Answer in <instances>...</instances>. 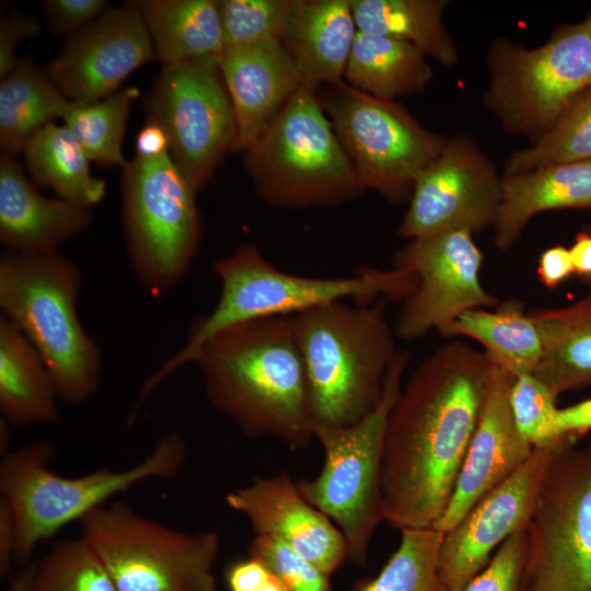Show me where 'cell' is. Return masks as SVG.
<instances>
[{"mask_svg":"<svg viewBox=\"0 0 591 591\" xmlns=\"http://www.w3.org/2000/svg\"><path fill=\"white\" fill-rule=\"evenodd\" d=\"M493 361L444 344L413 371L390 412L382 450L383 521L433 528L454 490L487 393Z\"/></svg>","mask_w":591,"mask_h":591,"instance_id":"cell-1","label":"cell"},{"mask_svg":"<svg viewBox=\"0 0 591 591\" xmlns=\"http://www.w3.org/2000/svg\"><path fill=\"white\" fill-rule=\"evenodd\" d=\"M209 403L251 438L291 450L313 437L304 362L292 315L251 320L220 332L193 355Z\"/></svg>","mask_w":591,"mask_h":591,"instance_id":"cell-2","label":"cell"},{"mask_svg":"<svg viewBox=\"0 0 591 591\" xmlns=\"http://www.w3.org/2000/svg\"><path fill=\"white\" fill-rule=\"evenodd\" d=\"M212 270L221 291L212 311L190 326L186 344L142 384L138 403L172 373L190 363L207 340L235 324L251 320L290 316L329 301L351 298L358 304L387 298L405 300L417 287L416 275L406 268H359L352 276L316 278L283 273L254 244H242L230 255L216 259Z\"/></svg>","mask_w":591,"mask_h":591,"instance_id":"cell-3","label":"cell"},{"mask_svg":"<svg viewBox=\"0 0 591 591\" xmlns=\"http://www.w3.org/2000/svg\"><path fill=\"white\" fill-rule=\"evenodd\" d=\"M387 298L329 301L292 315L305 367L313 429L347 427L379 404L398 349Z\"/></svg>","mask_w":591,"mask_h":591,"instance_id":"cell-4","label":"cell"},{"mask_svg":"<svg viewBox=\"0 0 591 591\" xmlns=\"http://www.w3.org/2000/svg\"><path fill=\"white\" fill-rule=\"evenodd\" d=\"M81 270L58 254L5 251L0 258V309L44 360L57 394L79 404L99 389L102 355L78 315Z\"/></svg>","mask_w":591,"mask_h":591,"instance_id":"cell-5","label":"cell"},{"mask_svg":"<svg viewBox=\"0 0 591 591\" xmlns=\"http://www.w3.org/2000/svg\"><path fill=\"white\" fill-rule=\"evenodd\" d=\"M53 454L51 445L37 442L5 454L0 465V502L12 521L14 557L22 561L30 559L40 541L111 497L143 480L176 475L186 460V444L181 434L170 432L127 470L101 468L72 478L48 468Z\"/></svg>","mask_w":591,"mask_h":591,"instance_id":"cell-6","label":"cell"},{"mask_svg":"<svg viewBox=\"0 0 591 591\" xmlns=\"http://www.w3.org/2000/svg\"><path fill=\"white\" fill-rule=\"evenodd\" d=\"M244 164L258 197L279 208L340 205L364 190L315 91L303 83L245 150Z\"/></svg>","mask_w":591,"mask_h":591,"instance_id":"cell-7","label":"cell"},{"mask_svg":"<svg viewBox=\"0 0 591 591\" xmlns=\"http://www.w3.org/2000/svg\"><path fill=\"white\" fill-rule=\"evenodd\" d=\"M486 60L484 104L507 132L531 144L591 89V9L583 20L559 27L534 48L497 37Z\"/></svg>","mask_w":591,"mask_h":591,"instance_id":"cell-8","label":"cell"},{"mask_svg":"<svg viewBox=\"0 0 591 591\" xmlns=\"http://www.w3.org/2000/svg\"><path fill=\"white\" fill-rule=\"evenodd\" d=\"M409 359V352L397 350L379 404L361 420L347 427L313 429L324 451V463L316 477L297 483L304 499L338 528L347 544L348 559L359 565L366 564L373 533L383 521V441Z\"/></svg>","mask_w":591,"mask_h":591,"instance_id":"cell-9","label":"cell"},{"mask_svg":"<svg viewBox=\"0 0 591 591\" xmlns=\"http://www.w3.org/2000/svg\"><path fill=\"white\" fill-rule=\"evenodd\" d=\"M120 187L129 264L147 290L162 293L185 277L198 253V192L169 152L136 154L123 166Z\"/></svg>","mask_w":591,"mask_h":591,"instance_id":"cell-10","label":"cell"},{"mask_svg":"<svg viewBox=\"0 0 591 591\" xmlns=\"http://www.w3.org/2000/svg\"><path fill=\"white\" fill-rule=\"evenodd\" d=\"M82 537L97 554L117 591H215V531L185 533L117 501L80 520Z\"/></svg>","mask_w":591,"mask_h":591,"instance_id":"cell-11","label":"cell"},{"mask_svg":"<svg viewBox=\"0 0 591 591\" xmlns=\"http://www.w3.org/2000/svg\"><path fill=\"white\" fill-rule=\"evenodd\" d=\"M325 108L364 190H376L392 202L409 200L415 181L447 141L402 104L344 81L333 84Z\"/></svg>","mask_w":591,"mask_h":591,"instance_id":"cell-12","label":"cell"},{"mask_svg":"<svg viewBox=\"0 0 591 591\" xmlns=\"http://www.w3.org/2000/svg\"><path fill=\"white\" fill-rule=\"evenodd\" d=\"M143 109L165 132L175 164L201 190L232 151L236 131L217 57L162 66Z\"/></svg>","mask_w":591,"mask_h":591,"instance_id":"cell-13","label":"cell"},{"mask_svg":"<svg viewBox=\"0 0 591 591\" xmlns=\"http://www.w3.org/2000/svg\"><path fill=\"white\" fill-rule=\"evenodd\" d=\"M528 533L523 590L591 591V447L554 460Z\"/></svg>","mask_w":591,"mask_h":591,"instance_id":"cell-14","label":"cell"},{"mask_svg":"<svg viewBox=\"0 0 591 591\" xmlns=\"http://www.w3.org/2000/svg\"><path fill=\"white\" fill-rule=\"evenodd\" d=\"M484 256L467 230L410 240L395 252L392 267L417 277L415 291L398 312L395 334L414 340L440 331L466 311L498 305L480 282Z\"/></svg>","mask_w":591,"mask_h":591,"instance_id":"cell-15","label":"cell"},{"mask_svg":"<svg viewBox=\"0 0 591 591\" xmlns=\"http://www.w3.org/2000/svg\"><path fill=\"white\" fill-rule=\"evenodd\" d=\"M501 176L471 137L447 139L415 181L398 234L414 240L455 230L474 234L493 227L501 201Z\"/></svg>","mask_w":591,"mask_h":591,"instance_id":"cell-16","label":"cell"},{"mask_svg":"<svg viewBox=\"0 0 591 591\" xmlns=\"http://www.w3.org/2000/svg\"><path fill=\"white\" fill-rule=\"evenodd\" d=\"M577 437L568 433L549 445L533 448L511 476L443 533L438 559L442 588L464 587L488 565L507 538L529 526L549 466L572 447Z\"/></svg>","mask_w":591,"mask_h":591,"instance_id":"cell-17","label":"cell"},{"mask_svg":"<svg viewBox=\"0 0 591 591\" xmlns=\"http://www.w3.org/2000/svg\"><path fill=\"white\" fill-rule=\"evenodd\" d=\"M155 59L142 16L132 1L109 7L69 36L45 72L70 101L89 104L117 92L140 66Z\"/></svg>","mask_w":591,"mask_h":591,"instance_id":"cell-18","label":"cell"},{"mask_svg":"<svg viewBox=\"0 0 591 591\" xmlns=\"http://www.w3.org/2000/svg\"><path fill=\"white\" fill-rule=\"evenodd\" d=\"M225 502L248 520L256 535L288 546L328 576L348 558L341 532L304 499L287 472L258 476L229 493Z\"/></svg>","mask_w":591,"mask_h":591,"instance_id":"cell-19","label":"cell"},{"mask_svg":"<svg viewBox=\"0 0 591 591\" xmlns=\"http://www.w3.org/2000/svg\"><path fill=\"white\" fill-rule=\"evenodd\" d=\"M513 376L494 364L482 412L451 499L432 529L445 533L483 497L511 476L533 447L520 433L510 407Z\"/></svg>","mask_w":591,"mask_h":591,"instance_id":"cell-20","label":"cell"},{"mask_svg":"<svg viewBox=\"0 0 591 591\" xmlns=\"http://www.w3.org/2000/svg\"><path fill=\"white\" fill-rule=\"evenodd\" d=\"M235 118L232 152L245 151L302 85L280 39L227 49L217 57Z\"/></svg>","mask_w":591,"mask_h":591,"instance_id":"cell-21","label":"cell"},{"mask_svg":"<svg viewBox=\"0 0 591 591\" xmlns=\"http://www.w3.org/2000/svg\"><path fill=\"white\" fill-rule=\"evenodd\" d=\"M92 208L42 195L13 155L0 157V241L8 251L50 254L84 232Z\"/></svg>","mask_w":591,"mask_h":591,"instance_id":"cell-22","label":"cell"},{"mask_svg":"<svg viewBox=\"0 0 591 591\" xmlns=\"http://www.w3.org/2000/svg\"><path fill=\"white\" fill-rule=\"evenodd\" d=\"M357 32L350 0H291L280 40L315 91L343 81Z\"/></svg>","mask_w":591,"mask_h":591,"instance_id":"cell-23","label":"cell"},{"mask_svg":"<svg viewBox=\"0 0 591 591\" xmlns=\"http://www.w3.org/2000/svg\"><path fill=\"white\" fill-rule=\"evenodd\" d=\"M501 190L493 229L496 247L506 252L536 215L558 209H591V160L503 174Z\"/></svg>","mask_w":591,"mask_h":591,"instance_id":"cell-24","label":"cell"},{"mask_svg":"<svg viewBox=\"0 0 591 591\" xmlns=\"http://www.w3.org/2000/svg\"><path fill=\"white\" fill-rule=\"evenodd\" d=\"M57 391L36 349L0 315V410L15 426L58 422Z\"/></svg>","mask_w":591,"mask_h":591,"instance_id":"cell-25","label":"cell"},{"mask_svg":"<svg viewBox=\"0 0 591 591\" xmlns=\"http://www.w3.org/2000/svg\"><path fill=\"white\" fill-rule=\"evenodd\" d=\"M542 339V358L534 373L557 398L591 385V291L561 308L529 312Z\"/></svg>","mask_w":591,"mask_h":591,"instance_id":"cell-26","label":"cell"},{"mask_svg":"<svg viewBox=\"0 0 591 591\" xmlns=\"http://www.w3.org/2000/svg\"><path fill=\"white\" fill-rule=\"evenodd\" d=\"M162 66L218 57L223 36L217 0H134Z\"/></svg>","mask_w":591,"mask_h":591,"instance_id":"cell-27","label":"cell"},{"mask_svg":"<svg viewBox=\"0 0 591 591\" xmlns=\"http://www.w3.org/2000/svg\"><path fill=\"white\" fill-rule=\"evenodd\" d=\"M345 82L378 99L422 92L432 70L416 46L389 36L358 31L345 69Z\"/></svg>","mask_w":591,"mask_h":591,"instance_id":"cell-28","label":"cell"},{"mask_svg":"<svg viewBox=\"0 0 591 591\" xmlns=\"http://www.w3.org/2000/svg\"><path fill=\"white\" fill-rule=\"evenodd\" d=\"M438 332L444 337L465 336L478 341L493 363L513 378L534 374L542 358L540 332L518 300H508L495 311H466Z\"/></svg>","mask_w":591,"mask_h":591,"instance_id":"cell-29","label":"cell"},{"mask_svg":"<svg viewBox=\"0 0 591 591\" xmlns=\"http://www.w3.org/2000/svg\"><path fill=\"white\" fill-rule=\"evenodd\" d=\"M445 0H350L358 31L407 42L443 67L459 60L442 14Z\"/></svg>","mask_w":591,"mask_h":591,"instance_id":"cell-30","label":"cell"},{"mask_svg":"<svg viewBox=\"0 0 591 591\" xmlns=\"http://www.w3.org/2000/svg\"><path fill=\"white\" fill-rule=\"evenodd\" d=\"M70 105L45 71L20 59L0 83L1 153L23 152L33 135L56 118L63 119Z\"/></svg>","mask_w":591,"mask_h":591,"instance_id":"cell-31","label":"cell"},{"mask_svg":"<svg viewBox=\"0 0 591 591\" xmlns=\"http://www.w3.org/2000/svg\"><path fill=\"white\" fill-rule=\"evenodd\" d=\"M23 155L35 186L59 198L92 208L105 196L106 183L90 172V160L65 125L49 123L26 143Z\"/></svg>","mask_w":591,"mask_h":591,"instance_id":"cell-32","label":"cell"},{"mask_svg":"<svg viewBox=\"0 0 591 591\" xmlns=\"http://www.w3.org/2000/svg\"><path fill=\"white\" fill-rule=\"evenodd\" d=\"M139 96L136 86L89 104L71 101L65 126L83 149L90 162L103 166H124L123 139L131 103Z\"/></svg>","mask_w":591,"mask_h":591,"instance_id":"cell-33","label":"cell"},{"mask_svg":"<svg viewBox=\"0 0 591 591\" xmlns=\"http://www.w3.org/2000/svg\"><path fill=\"white\" fill-rule=\"evenodd\" d=\"M586 160H591V89L573 100L541 138L512 152L503 174Z\"/></svg>","mask_w":591,"mask_h":591,"instance_id":"cell-34","label":"cell"},{"mask_svg":"<svg viewBox=\"0 0 591 591\" xmlns=\"http://www.w3.org/2000/svg\"><path fill=\"white\" fill-rule=\"evenodd\" d=\"M25 591H117L92 546L82 536L57 543L30 564Z\"/></svg>","mask_w":591,"mask_h":591,"instance_id":"cell-35","label":"cell"},{"mask_svg":"<svg viewBox=\"0 0 591 591\" xmlns=\"http://www.w3.org/2000/svg\"><path fill=\"white\" fill-rule=\"evenodd\" d=\"M401 532L399 545L380 573L358 591H440L438 559L443 533L432 528Z\"/></svg>","mask_w":591,"mask_h":591,"instance_id":"cell-36","label":"cell"},{"mask_svg":"<svg viewBox=\"0 0 591 591\" xmlns=\"http://www.w3.org/2000/svg\"><path fill=\"white\" fill-rule=\"evenodd\" d=\"M291 0H217L223 50L280 39Z\"/></svg>","mask_w":591,"mask_h":591,"instance_id":"cell-37","label":"cell"},{"mask_svg":"<svg viewBox=\"0 0 591 591\" xmlns=\"http://www.w3.org/2000/svg\"><path fill=\"white\" fill-rule=\"evenodd\" d=\"M509 399L515 425L533 448L549 445L568 434L558 427L556 397L536 375L514 376Z\"/></svg>","mask_w":591,"mask_h":591,"instance_id":"cell-38","label":"cell"},{"mask_svg":"<svg viewBox=\"0 0 591 591\" xmlns=\"http://www.w3.org/2000/svg\"><path fill=\"white\" fill-rule=\"evenodd\" d=\"M247 553L267 566L285 591H332L328 575L275 540L256 535Z\"/></svg>","mask_w":591,"mask_h":591,"instance_id":"cell-39","label":"cell"},{"mask_svg":"<svg viewBox=\"0 0 591 591\" xmlns=\"http://www.w3.org/2000/svg\"><path fill=\"white\" fill-rule=\"evenodd\" d=\"M528 528L507 538L495 552L488 565L457 590L440 591H523L528 555Z\"/></svg>","mask_w":591,"mask_h":591,"instance_id":"cell-40","label":"cell"},{"mask_svg":"<svg viewBox=\"0 0 591 591\" xmlns=\"http://www.w3.org/2000/svg\"><path fill=\"white\" fill-rule=\"evenodd\" d=\"M47 24L58 35H73L91 24L109 4L105 0H45Z\"/></svg>","mask_w":591,"mask_h":591,"instance_id":"cell-41","label":"cell"},{"mask_svg":"<svg viewBox=\"0 0 591 591\" xmlns=\"http://www.w3.org/2000/svg\"><path fill=\"white\" fill-rule=\"evenodd\" d=\"M40 23L33 16L12 12L0 20V78L7 77L18 65L16 48L21 40L40 33Z\"/></svg>","mask_w":591,"mask_h":591,"instance_id":"cell-42","label":"cell"},{"mask_svg":"<svg viewBox=\"0 0 591 591\" xmlns=\"http://www.w3.org/2000/svg\"><path fill=\"white\" fill-rule=\"evenodd\" d=\"M573 270L569 248L555 245L545 250L537 265V275L541 283L546 288H555L566 280Z\"/></svg>","mask_w":591,"mask_h":591,"instance_id":"cell-43","label":"cell"},{"mask_svg":"<svg viewBox=\"0 0 591 591\" xmlns=\"http://www.w3.org/2000/svg\"><path fill=\"white\" fill-rule=\"evenodd\" d=\"M267 566L257 558L250 557L232 564L225 573L230 591H257L270 577Z\"/></svg>","mask_w":591,"mask_h":591,"instance_id":"cell-44","label":"cell"},{"mask_svg":"<svg viewBox=\"0 0 591 591\" xmlns=\"http://www.w3.org/2000/svg\"><path fill=\"white\" fill-rule=\"evenodd\" d=\"M558 427L561 433L582 434L591 429V398L565 408H558Z\"/></svg>","mask_w":591,"mask_h":591,"instance_id":"cell-45","label":"cell"},{"mask_svg":"<svg viewBox=\"0 0 591 591\" xmlns=\"http://www.w3.org/2000/svg\"><path fill=\"white\" fill-rule=\"evenodd\" d=\"M169 152V142L163 129L147 120L136 137V154L155 157Z\"/></svg>","mask_w":591,"mask_h":591,"instance_id":"cell-46","label":"cell"},{"mask_svg":"<svg viewBox=\"0 0 591 591\" xmlns=\"http://www.w3.org/2000/svg\"><path fill=\"white\" fill-rule=\"evenodd\" d=\"M14 531L7 507L0 502V570L7 575L14 557Z\"/></svg>","mask_w":591,"mask_h":591,"instance_id":"cell-47","label":"cell"},{"mask_svg":"<svg viewBox=\"0 0 591 591\" xmlns=\"http://www.w3.org/2000/svg\"><path fill=\"white\" fill-rule=\"evenodd\" d=\"M569 253L575 273L581 278L591 277V233H577Z\"/></svg>","mask_w":591,"mask_h":591,"instance_id":"cell-48","label":"cell"},{"mask_svg":"<svg viewBox=\"0 0 591 591\" xmlns=\"http://www.w3.org/2000/svg\"><path fill=\"white\" fill-rule=\"evenodd\" d=\"M257 591H285V589L280 580L271 572L269 579Z\"/></svg>","mask_w":591,"mask_h":591,"instance_id":"cell-49","label":"cell"},{"mask_svg":"<svg viewBox=\"0 0 591 591\" xmlns=\"http://www.w3.org/2000/svg\"><path fill=\"white\" fill-rule=\"evenodd\" d=\"M28 577V567L24 568L15 578L11 591H25Z\"/></svg>","mask_w":591,"mask_h":591,"instance_id":"cell-50","label":"cell"},{"mask_svg":"<svg viewBox=\"0 0 591 591\" xmlns=\"http://www.w3.org/2000/svg\"><path fill=\"white\" fill-rule=\"evenodd\" d=\"M582 280L587 285L588 289L591 291V277L582 278Z\"/></svg>","mask_w":591,"mask_h":591,"instance_id":"cell-51","label":"cell"},{"mask_svg":"<svg viewBox=\"0 0 591 591\" xmlns=\"http://www.w3.org/2000/svg\"><path fill=\"white\" fill-rule=\"evenodd\" d=\"M523 591H526V590H523Z\"/></svg>","mask_w":591,"mask_h":591,"instance_id":"cell-52","label":"cell"}]
</instances>
